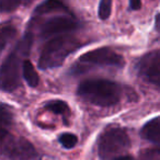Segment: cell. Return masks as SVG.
Listing matches in <instances>:
<instances>
[{"label": "cell", "mask_w": 160, "mask_h": 160, "mask_svg": "<svg viewBox=\"0 0 160 160\" xmlns=\"http://www.w3.org/2000/svg\"><path fill=\"white\" fill-rule=\"evenodd\" d=\"M33 44V34L27 32L22 40L16 45L0 66V90L13 92L21 86L20 68L24 59L30 54Z\"/></svg>", "instance_id": "cell-1"}, {"label": "cell", "mask_w": 160, "mask_h": 160, "mask_svg": "<svg viewBox=\"0 0 160 160\" xmlns=\"http://www.w3.org/2000/svg\"><path fill=\"white\" fill-rule=\"evenodd\" d=\"M77 93L87 102L107 108L118 104L122 98L118 83L107 79H88L78 86Z\"/></svg>", "instance_id": "cell-2"}, {"label": "cell", "mask_w": 160, "mask_h": 160, "mask_svg": "<svg viewBox=\"0 0 160 160\" xmlns=\"http://www.w3.org/2000/svg\"><path fill=\"white\" fill-rule=\"evenodd\" d=\"M82 46L72 35H59L46 43L38 58V68L42 70L56 68L62 65L67 57Z\"/></svg>", "instance_id": "cell-3"}, {"label": "cell", "mask_w": 160, "mask_h": 160, "mask_svg": "<svg viewBox=\"0 0 160 160\" xmlns=\"http://www.w3.org/2000/svg\"><path fill=\"white\" fill-rule=\"evenodd\" d=\"M125 60L120 54L114 52L110 47H101L90 51L81 55L69 69L70 75L78 76L85 73L97 67H115L122 68Z\"/></svg>", "instance_id": "cell-4"}, {"label": "cell", "mask_w": 160, "mask_h": 160, "mask_svg": "<svg viewBox=\"0 0 160 160\" xmlns=\"http://www.w3.org/2000/svg\"><path fill=\"white\" fill-rule=\"evenodd\" d=\"M0 160H40V155L27 138L0 129Z\"/></svg>", "instance_id": "cell-5"}, {"label": "cell", "mask_w": 160, "mask_h": 160, "mask_svg": "<svg viewBox=\"0 0 160 160\" xmlns=\"http://www.w3.org/2000/svg\"><path fill=\"white\" fill-rule=\"evenodd\" d=\"M131 138L127 131L120 126L107 128L98 139V155L101 159H110L113 156L128 150Z\"/></svg>", "instance_id": "cell-6"}, {"label": "cell", "mask_w": 160, "mask_h": 160, "mask_svg": "<svg viewBox=\"0 0 160 160\" xmlns=\"http://www.w3.org/2000/svg\"><path fill=\"white\" fill-rule=\"evenodd\" d=\"M138 76L151 85L159 88L160 86V52L155 49L144 55L138 62Z\"/></svg>", "instance_id": "cell-7"}, {"label": "cell", "mask_w": 160, "mask_h": 160, "mask_svg": "<svg viewBox=\"0 0 160 160\" xmlns=\"http://www.w3.org/2000/svg\"><path fill=\"white\" fill-rule=\"evenodd\" d=\"M80 28V22L71 14V16H58L51 18L41 28V36L46 38L51 35L67 33L75 31Z\"/></svg>", "instance_id": "cell-8"}, {"label": "cell", "mask_w": 160, "mask_h": 160, "mask_svg": "<svg viewBox=\"0 0 160 160\" xmlns=\"http://www.w3.org/2000/svg\"><path fill=\"white\" fill-rule=\"evenodd\" d=\"M140 137L155 145L160 142V118L156 116L155 118L148 121L140 129Z\"/></svg>", "instance_id": "cell-9"}, {"label": "cell", "mask_w": 160, "mask_h": 160, "mask_svg": "<svg viewBox=\"0 0 160 160\" xmlns=\"http://www.w3.org/2000/svg\"><path fill=\"white\" fill-rule=\"evenodd\" d=\"M56 11H62V12H66L67 14H71L70 10H69L62 2L48 0V1H44V2L40 3V5L34 9L33 17L43 16V14L52 13V12H56Z\"/></svg>", "instance_id": "cell-10"}, {"label": "cell", "mask_w": 160, "mask_h": 160, "mask_svg": "<svg viewBox=\"0 0 160 160\" xmlns=\"http://www.w3.org/2000/svg\"><path fill=\"white\" fill-rule=\"evenodd\" d=\"M22 75L27 83L32 88H35L40 83V77L34 68L33 64L29 59H24L22 64Z\"/></svg>", "instance_id": "cell-11"}, {"label": "cell", "mask_w": 160, "mask_h": 160, "mask_svg": "<svg viewBox=\"0 0 160 160\" xmlns=\"http://www.w3.org/2000/svg\"><path fill=\"white\" fill-rule=\"evenodd\" d=\"M45 110L52 112L54 114L57 115H62V118H65V121L67 122V118L70 115V110L66 102L62 100H52L48 101L47 103H45L44 105Z\"/></svg>", "instance_id": "cell-12"}, {"label": "cell", "mask_w": 160, "mask_h": 160, "mask_svg": "<svg viewBox=\"0 0 160 160\" xmlns=\"http://www.w3.org/2000/svg\"><path fill=\"white\" fill-rule=\"evenodd\" d=\"M16 34L17 29L13 24H11V23L0 24V54L6 48L8 43L16 36Z\"/></svg>", "instance_id": "cell-13"}, {"label": "cell", "mask_w": 160, "mask_h": 160, "mask_svg": "<svg viewBox=\"0 0 160 160\" xmlns=\"http://www.w3.org/2000/svg\"><path fill=\"white\" fill-rule=\"evenodd\" d=\"M13 124V112L5 103H0V129H9Z\"/></svg>", "instance_id": "cell-14"}, {"label": "cell", "mask_w": 160, "mask_h": 160, "mask_svg": "<svg viewBox=\"0 0 160 160\" xmlns=\"http://www.w3.org/2000/svg\"><path fill=\"white\" fill-rule=\"evenodd\" d=\"M58 142H59V144L62 145L64 148L72 149L73 147L77 145L78 137L71 133H65V134H62V135L59 136Z\"/></svg>", "instance_id": "cell-15"}, {"label": "cell", "mask_w": 160, "mask_h": 160, "mask_svg": "<svg viewBox=\"0 0 160 160\" xmlns=\"http://www.w3.org/2000/svg\"><path fill=\"white\" fill-rule=\"evenodd\" d=\"M25 3L22 0H0V12H11Z\"/></svg>", "instance_id": "cell-16"}, {"label": "cell", "mask_w": 160, "mask_h": 160, "mask_svg": "<svg viewBox=\"0 0 160 160\" xmlns=\"http://www.w3.org/2000/svg\"><path fill=\"white\" fill-rule=\"evenodd\" d=\"M112 11V1L111 0H102L100 3H99V18L101 20H107L109 19V17L111 16Z\"/></svg>", "instance_id": "cell-17"}, {"label": "cell", "mask_w": 160, "mask_h": 160, "mask_svg": "<svg viewBox=\"0 0 160 160\" xmlns=\"http://www.w3.org/2000/svg\"><path fill=\"white\" fill-rule=\"evenodd\" d=\"M142 160H160V150L158 147L156 148H147L146 150L140 152Z\"/></svg>", "instance_id": "cell-18"}, {"label": "cell", "mask_w": 160, "mask_h": 160, "mask_svg": "<svg viewBox=\"0 0 160 160\" xmlns=\"http://www.w3.org/2000/svg\"><path fill=\"white\" fill-rule=\"evenodd\" d=\"M140 7H142V2L140 1H135V0H132L129 1V9L132 10H139Z\"/></svg>", "instance_id": "cell-19"}, {"label": "cell", "mask_w": 160, "mask_h": 160, "mask_svg": "<svg viewBox=\"0 0 160 160\" xmlns=\"http://www.w3.org/2000/svg\"><path fill=\"white\" fill-rule=\"evenodd\" d=\"M112 160H137L135 158H133L132 156H121V157H118V158H114Z\"/></svg>", "instance_id": "cell-20"}, {"label": "cell", "mask_w": 160, "mask_h": 160, "mask_svg": "<svg viewBox=\"0 0 160 160\" xmlns=\"http://www.w3.org/2000/svg\"><path fill=\"white\" fill-rule=\"evenodd\" d=\"M159 20H160V14L157 13V16H156V19H155V28L156 30H157L158 32H159Z\"/></svg>", "instance_id": "cell-21"}]
</instances>
